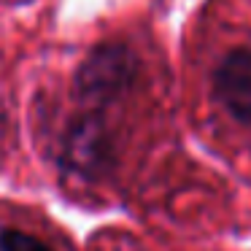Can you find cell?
Here are the masks:
<instances>
[{"instance_id":"1","label":"cell","mask_w":251,"mask_h":251,"mask_svg":"<svg viewBox=\"0 0 251 251\" xmlns=\"http://www.w3.org/2000/svg\"><path fill=\"white\" fill-rule=\"evenodd\" d=\"M116 103L78 100V111L68 122L60 143V165L65 173L98 184L116 168V132L108 111Z\"/></svg>"},{"instance_id":"2","label":"cell","mask_w":251,"mask_h":251,"mask_svg":"<svg viewBox=\"0 0 251 251\" xmlns=\"http://www.w3.org/2000/svg\"><path fill=\"white\" fill-rule=\"evenodd\" d=\"M141 78V57L135 49L119 41L100 44L87 54L73 81L76 100L119 103Z\"/></svg>"},{"instance_id":"3","label":"cell","mask_w":251,"mask_h":251,"mask_svg":"<svg viewBox=\"0 0 251 251\" xmlns=\"http://www.w3.org/2000/svg\"><path fill=\"white\" fill-rule=\"evenodd\" d=\"M208 95L219 114L238 130H251V46L219 51L208 71Z\"/></svg>"},{"instance_id":"4","label":"cell","mask_w":251,"mask_h":251,"mask_svg":"<svg viewBox=\"0 0 251 251\" xmlns=\"http://www.w3.org/2000/svg\"><path fill=\"white\" fill-rule=\"evenodd\" d=\"M0 251H51V249L35 235L17 227H8L0 232Z\"/></svg>"}]
</instances>
